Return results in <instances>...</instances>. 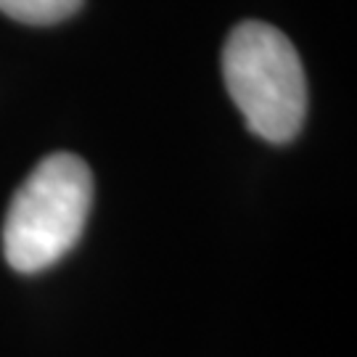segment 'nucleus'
<instances>
[{
	"label": "nucleus",
	"instance_id": "7ed1b4c3",
	"mask_svg": "<svg viewBox=\"0 0 357 357\" xmlns=\"http://www.w3.org/2000/svg\"><path fill=\"white\" fill-rule=\"evenodd\" d=\"M82 0H0V13L22 24H56L75 16Z\"/></svg>",
	"mask_w": 357,
	"mask_h": 357
},
{
	"label": "nucleus",
	"instance_id": "f03ea898",
	"mask_svg": "<svg viewBox=\"0 0 357 357\" xmlns=\"http://www.w3.org/2000/svg\"><path fill=\"white\" fill-rule=\"evenodd\" d=\"M222 77L255 135L275 146L299 135L307 116V77L281 29L255 19L233 26L222 48Z\"/></svg>",
	"mask_w": 357,
	"mask_h": 357
},
{
	"label": "nucleus",
	"instance_id": "f257e3e1",
	"mask_svg": "<svg viewBox=\"0 0 357 357\" xmlns=\"http://www.w3.org/2000/svg\"><path fill=\"white\" fill-rule=\"evenodd\" d=\"M93 206V172L75 153H51L13 193L3 255L16 273H43L77 246Z\"/></svg>",
	"mask_w": 357,
	"mask_h": 357
}]
</instances>
